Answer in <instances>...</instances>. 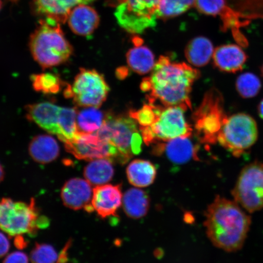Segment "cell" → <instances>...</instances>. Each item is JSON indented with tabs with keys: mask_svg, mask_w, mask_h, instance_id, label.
<instances>
[{
	"mask_svg": "<svg viewBox=\"0 0 263 263\" xmlns=\"http://www.w3.org/2000/svg\"><path fill=\"white\" fill-rule=\"evenodd\" d=\"M200 71L190 65L173 62L162 55L156 62L149 77L141 82V90L148 93L149 103L163 107L192 108L190 94Z\"/></svg>",
	"mask_w": 263,
	"mask_h": 263,
	"instance_id": "1",
	"label": "cell"
},
{
	"mask_svg": "<svg viewBox=\"0 0 263 263\" xmlns=\"http://www.w3.org/2000/svg\"><path fill=\"white\" fill-rule=\"evenodd\" d=\"M204 226L216 248L238 251L244 246L251 226V217L234 200L217 196L207 207Z\"/></svg>",
	"mask_w": 263,
	"mask_h": 263,
	"instance_id": "2",
	"label": "cell"
},
{
	"mask_svg": "<svg viewBox=\"0 0 263 263\" xmlns=\"http://www.w3.org/2000/svg\"><path fill=\"white\" fill-rule=\"evenodd\" d=\"M49 224V219L42 215L34 199L29 203L11 198L0 200V229L15 238L18 248L27 245L24 235L34 237L39 230L47 228Z\"/></svg>",
	"mask_w": 263,
	"mask_h": 263,
	"instance_id": "3",
	"label": "cell"
},
{
	"mask_svg": "<svg viewBox=\"0 0 263 263\" xmlns=\"http://www.w3.org/2000/svg\"><path fill=\"white\" fill-rule=\"evenodd\" d=\"M29 47L33 58L44 69L65 63L73 52L61 25L44 19L31 34Z\"/></svg>",
	"mask_w": 263,
	"mask_h": 263,
	"instance_id": "4",
	"label": "cell"
},
{
	"mask_svg": "<svg viewBox=\"0 0 263 263\" xmlns=\"http://www.w3.org/2000/svg\"><path fill=\"white\" fill-rule=\"evenodd\" d=\"M96 133L116 147L123 164L141 153L142 136L136 121L130 116L108 114L103 126Z\"/></svg>",
	"mask_w": 263,
	"mask_h": 263,
	"instance_id": "5",
	"label": "cell"
},
{
	"mask_svg": "<svg viewBox=\"0 0 263 263\" xmlns=\"http://www.w3.org/2000/svg\"><path fill=\"white\" fill-rule=\"evenodd\" d=\"M228 117L219 91L212 88L206 92L201 104L193 115L196 135L200 142L206 144L218 142L219 134Z\"/></svg>",
	"mask_w": 263,
	"mask_h": 263,
	"instance_id": "6",
	"label": "cell"
},
{
	"mask_svg": "<svg viewBox=\"0 0 263 263\" xmlns=\"http://www.w3.org/2000/svg\"><path fill=\"white\" fill-rule=\"evenodd\" d=\"M161 0H108L107 5L116 8L118 24L128 32L139 34L156 25L157 12Z\"/></svg>",
	"mask_w": 263,
	"mask_h": 263,
	"instance_id": "7",
	"label": "cell"
},
{
	"mask_svg": "<svg viewBox=\"0 0 263 263\" xmlns=\"http://www.w3.org/2000/svg\"><path fill=\"white\" fill-rule=\"evenodd\" d=\"M258 137L256 121L248 114L239 113L227 118L218 142L233 156L239 157L254 145Z\"/></svg>",
	"mask_w": 263,
	"mask_h": 263,
	"instance_id": "8",
	"label": "cell"
},
{
	"mask_svg": "<svg viewBox=\"0 0 263 263\" xmlns=\"http://www.w3.org/2000/svg\"><path fill=\"white\" fill-rule=\"evenodd\" d=\"M185 110L180 106H162L155 122L149 127H139L144 143L150 145L177 137L192 136L193 128L186 120Z\"/></svg>",
	"mask_w": 263,
	"mask_h": 263,
	"instance_id": "9",
	"label": "cell"
},
{
	"mask_svg": "<svg viewBox=\"0 0 263 263\" xmlns=\"http://www.w3.org/2000/svg\"><path fill=\"white\" fill-rule=\"evenodd\" d=\"M109 91L103 75L95 70L81 68L73 84L66 87L64 96L71 99L78 107L100 108Z\"/></svg>",
	"mask_w": 263,
	"mask_h": 263,
	"instance_id": "10",
	"label": "cell"
},
{
	"mask_svg": "<svg viewBox=\"0 0 263 263\" xmlns=\"http://www.w3.org/2000/svg\"><path fill=\"white\" fill-rule=\"evenodd\" d=\"M232 195L233 200L248 213L263 209V163L255 161L244 167Z\"/></svg>",
	"mask_w": 263,
	"mask_h": 263,
	"instance_id": "11",
	"label": "cell"
},
{
	"mask_svg": "<svg viewBox=\"0 0 263 263\" xmlns=\"http://www.w3.org/2000/svg\"><path fill=\"white\" fill-rule=\"evenodd\" d=\"M65 149L79 160L91 161L108 159L122 163L116 147L95 133H78L73 139L66 141Z\"/></svg>",
	"mask_w": 263,
	"mask_h": 263,
	"instance_id": "12",
	"label": "cell"
},
{
	"mask_svg": "<svg viewBox=\"0 0 263 263\" xmlns=\"http://www.w3.org/2000/svg\"><path fill=\"white\" fill-rule=\"evenodd\" d=\"M95 0H31L33 14L46 21L57 24H65L75 6L89 4Z\"/></svg>",
	"mask_w": 263,
	"mask_h": 263,
	"instance_id": "13",
	"label": "cell"
},
{
	"mask_svg": "<svg viewBox=\"0 0 263 263\" xmlns=\"http://www.w3.org/2000/svg\"><path fill=\"white\" fill-rule=\"evenodd\" d=\"M92 196L91 185L87 180L80 178L68 180L61 191V198L64 204L74 210L84 209L88 213L93 212Z\"/></svg>",
	"mask_w": 263,
	"mask_h": 263,
	"instance_id": "14",
	"label": "cell"
},
{
	"mask_svg": "<svg viewBox=\"0 0 263 263\" xmlns=\"http://www.w3.org/2000/svg\"><path fill=\"white\" fill-rule=\"evenodd\" d=\"M26 118L47 131V133L60 136L59 121L61 107L50 102L29 104L25 107Z\"/></svg>",
	"mask_w": 263,
	"mask_h": 263,
	"instance_id": "15",
	"label": "cell"
},
{
	"mask_svg": "<svg viewBox=\"0 0 263 263\" xmlns=\"http://www.w3.org/2000/svg\"><path fill=\"white\" fill-rule=\"evenodd\" d=\"M153 153L156 156L165 154L170 162L183 164L192 159H197V148L190 137H180L168 141L156 143Z\"/></svg>",
	"mask_w": 263,
	"mask_h": 263,
	"instance_id": "16",
	"label": "cell"
},
{
	"mask_svg": "<svg viewBox=\"0 0 263 263\" xmlns=\"http://www.w3.org/2000/svg\"><path fill=\"white\" fill-rule=\"evenodd\" d=\"M123 197L121 185L105 184L93 189L91 205L101 218H106L116 215L122 204Z\"/></svg>",
	"mask_w": 263,
	"mask_h": 263,
	"instance_id": "17",
	"label": "cell"
},
{
	"mask_svg": "<svg viewBox=\"0 0 263 263\" xmlns=\"http://www.w3.org/2000/svg\"><path fill=\"white\" fill-rule=\"evenodd\" d=\"M212 59L214 66L219 71L234 73L242 70L248 57L239 46L228 44L215 49Z\"/></svg>",
	"mask_w": 263,
	"mask_h": 263,
	"instance_id": "18",
	"label": "cell"
},
{
	"mask_svg": "<svg viewBox=\"0 0 263 263\" xmlns=\"http://www.w3.org/2000/svg\"><path fill=\"white\" fill-rule=\"evenodd\" d=\"M100 16L95 9L84 4L79 5L71 10L67 22L69 27L75 34L90 35L100 24Z\"/></svg>",
	"mask_w": 263,
	"mask_h": 263,
	"instance_id": "19",
	"label": "cell"
},
{
	"mask_svg": "<svg viewBox=\"0 0 263 263\" xmlns=\"http://www.w3.org/2000/svg\"><path fill=\"white\" fill-rule=\"evenodd\" d=\"M29 153L35 162L47 164L57 159L60 147L53 137L49 135H39L29 143Z\"/></svg>",
	"mask_w": 263,
	"mask_h": 263,
	"instance_id": "20",
	"label": "cell"
},
{
	"mask_svg": "<svg viewBox=\"0 0 263 263\" xmlns=\"http://www.w3.org/2000/svg\"><path fill=\"white\" fill-rule=\"evenodd\" d=\"M214 51L212 42L209 39L199 36L188 43L185 55L190 64L196 67H202L209 63Z\"/></svg>",
	"mask_w": 263,
	"mask_h": 263,
	"instance_id": "21",
	"label": "cell"
},
{
	"mask_svg": "<svg viewBox=\"0 0 263 263\" xmlns=\"http://www.w3.org/2000/svg\"><path fill=\"white\" fill-rule=\"evenodd\" d=\"M126 174L127 179L132 185L144 188L152 185L155 180L157 168L149 161L137 159L128 165Z\"/></svg>",
	"mask_w": 263,
	"mask_h": 263,
	"instance_id": "22",
	"label": "cell"
},
{
	"mask_svg": "<svg viewBox=\"0 0 263 263\" xmlns=\"http://www.w3.org/2000/svg\"><path fill=\"white\" fill-rule=\"evenodd\" d=\"M123 209L130 218L140 219L149 211L150 199L146 192L139 189H130L123 197Z\"/></svg>",
	"mask_w": 263,
	"mask_h": 263,
	"instance_id": "23",
	"label": "cell"
},
{
	"mask_svg": "<svg viewBox=\"0 0 263 263\" xmlns=\"http://www.w3.org/2000/svg\"><path fill=\"white\" fill-rule=\"evenodd\" d=\"M112 161L108 159L91 160L84 167V176L91 185H105L112 179L114 167Z\"/></svg>",
	"mask_w": 263,
	"mask_h": 263,
	"instance_id": "24",
	"label": "cell"
},
{
	"mask_svg": "<svg viewBox=\"0 0 263 263\" xmlns=\"http://www.w3.org/2000/svg\"><path fill=\"white\" fill-rule=\"evenodd\" d=\"M128 66L136 73L146 74L152 71L156 64L155 57L149 48L142 44L135 47L127 52Z\"/></svg>",
	"mask_w": 263,
	"mask_h": 263,
	"instance_id": "25",
	"label": "cell"
},
{
	"mask_svg": "<svg viewBox=\"0 0 263 263\" xmlns=\"http://www.w3.org/2000/svg\"><path fill=\"white\" fill-rule=\"evenodd\" d=\"M84 108L77 112L78 133H95L103 126L106 115L97 107Z\"/></svg>",
	"mask_w": 263,
	"mask_h": 263,
	"instance_id": "26",
	"label": "cell"
},
{
	"mask_svg": "<svg viewBox=\"0 0 263 263\" xmlns=\"http://www.w3.org/2000/svg\"><path fill=\"white\" fill-rule=\"evenodd\" d=\"M70 246L71 241H69L59 254L53 246L37 243L31 252V261L32 263H64L67 259L68 251Z\"/></svg>",
	"mask_w": 263,
	"mask_h": 263,
	"instance_id": "27",
	"label": "cell"
},
{
	"mask_svg": "<svg viewBox=\"0 0 263 263\" xmlns=\"http://www.w3.org/2000/svg\"><path fill=\"white\" fill-rule=\"evenodd\" d=\"M31 81L35 91L45 95L57 94L64 86V81L58 74L49 72L32 74Z\"/></svg>",
	"mask_w": 263,
	"mask_h": 263,
	"instance_id": "28",
	"label": "cell"
},
{
	"mask_svg": "<svg viewBox=\"0 0 263 263\" xmlns=\"http://www.w3.org/2000/svg\"><path fill=\"white\" fill-rule=\"evenodd\" d=\"M196 0H161L158 8V19L166 20L182 15L194 5Z\"/></svg>",
	"mask_w": 263,
	"mask_h": 263,
	"instance_id": "29",
	"label": "cell"
},
{
	"mask_svg": "<svg viewBox=\"0 0 263 263\" xmlns=\"http://www.w3.org/2000/svg\"><path fill=\"white\" fill-rule=\"evenodd\" d=\"M236 89L243 98H252L258 95L261 88V81L254 74L245 73L238 77Z\"/></svg>",
	"mask_w": 263,
	"mask_h": 263,
	"instance_id": "30",
	"label": "cell"
},
{
	"mask_svg": "<svg viewBox=\"0 0 263 263\" xmlns=\"http://www.w3.org/2000/svg\"><path fill=\"white\" fill-rule=\"evenodd\" d=\"M162 106L149 103L137 110H131L129 116L139 124L140 127H149L155 121Z\"/></svg>",
	"mask_w": 263,
	"mask_h": 263,
	"instance_id": "31",
	"label": "cell"
},
{
	"mask_svg": "<svg viewBox=\"0 0 263 263\" xmlns=\"http://www.w3.org/2000/svg\"><path fill=\"white\" fill-rule=\"evenodd\" d=\"M195 6L202 14L217 15L221 14L226 7L225 0H196Z\"/></svg>",
	"mask_w": 263,
	"mask_h": 263,
	"instance_id": "32",
	"label": "cell"
},
{
	"mask_svg": "<svg viewBox=\"0 0 263 263\" xmlns=\"http://www.w3.org/2000/svg\"><path fill=\"white\" fill-rule=\"evenodd\" d=\"M3 263H29V258L25 253L15 251L6 256Z\"/></svg>",
	"mask_w": 263,
	"mask_h": 263,
	"instance_id": "33",
	"label": "cell"
},
{
	"mask_svg": "<svg viewBox=\"0 0 263 263\" xmlns=\"http://www.w3.org/2000/svg\"><path fill=\"white\" fill-rule=\"evenodd\" d=\"M10 247H11V243L7 236L5 234L2 229H0V258L8 254Z\"/></svg>",
	"mask_w": 263,
	"mask_h": 263,
	"instance_id": "34",
	"label": "cell"
},
{
	"mask_svg": "<svg viewBox=\"0 0 263 263\" xmlns=\"http://www.w3.org/2000/svg\"><path fill=\"white\" fill-rule=\"evenodd\" d=\"M258 112L259 116L263 120V99L259 103L258 106Z\"/></svg>",
	"mask_w": 263,
	"mask_h": 263,
	"instance_id": "35",
	"label": "cell"
},
{
	"mask_svg": "<svg viewBox=\"0 0 263 263\" xmlns=\"http://www.w3.org/2000/svg\"><path fill=\"white\" fill-rule=\"evenodd\" d=\"M5 171L4 168H3V166L2 165V164L0 163V183L2 182L3 180H4L5 178Z\"/></svg>",
	"mask_w": 263,
	"mask_h": 263,
	"instance_id": "36",
	"label": "cell"
},
{
	"mask_svg": "<svg viewBox=\"0 0 263 263\" xmlns=\"http://www.w3.org/2000/svg\"><path fill=\"white\" fill-rule=\"evenodd\" d=\"M8 1L13 3V4H15V3H17L19 2V0H8Z\"/></svg>",
	"mask_w": 263,
	"mask_h": 263,
	"instance_id": "37",
	"label": "cell"
},
{
	"mask_svg": "<svg viewBox=\"0 0 263 263\" xmlns=\"http://www.w3.org/2000/svg\"><path fill=\"white\" fill-rule=\"evenodd\" d=\"M3 7V2L2 0H0V11H1Z\"/></svg>",
	"mask_w": 263,
	"mask_h": 263,
	"instance_id": "38",
	"label": "cell"
},
{
	"mask_svg": "<svg viewBox=\"0 0 263 263\" xmlns=\"http://www.w3.org/2000/svg\"><path fill=\"white\" fill-rule=\"evenodd\" d=\"M261 74L262 76V77H263V64L261 66Z\"/></svg>",
	"mask_w": 263,
	"mask_h": 263,
	"instance_id": "39",
	"label": "cell"
}]
</instances>
